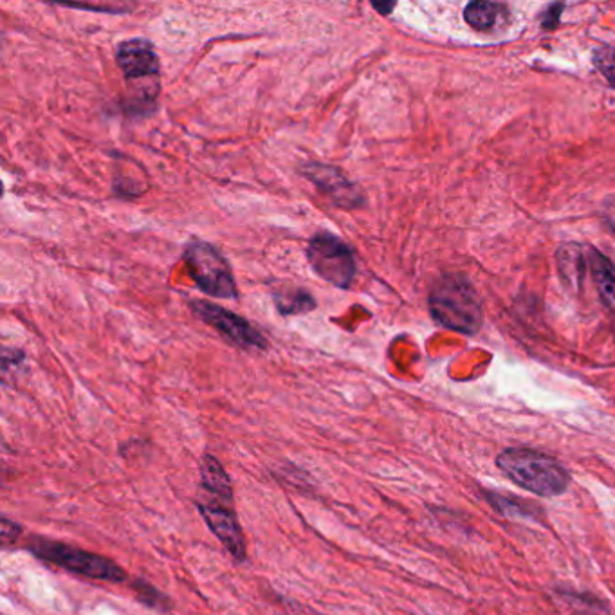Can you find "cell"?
<instances>
[{"label": "cell", "mask_w": 615, "mask_h": 615, "mask_svg": "<svg viewBox=\"0 0 615 615\" xmlns=\"http://www.w3.org/2000/svg\"><path fill=\"white\" fill-rule=\"evenodd\" d=\"M190 309L201 322L213 327L224 340L230 341L235 347L244 350L269 349L266 336L258 331L253 323H249L239 314L231 313L230 309L206 300H192Z\"/></svg>", "instance_id": "52a82bcc"}, {"label": "cell", "mask_w": 615, "mask_h": 615, "mask_svg": "<svg viewBox=\"0 0 615 615\" xmlns=\"http://www.w3.org/2000/svg\"><path fill=\"white\" fill-rule=\"evenodd\" d=\"M496 466L516 486L543 498L569 491L570 475L558 460L533 448H507L496 457Z\"/></svg>", "instance_id": "7a4b0ae2"}, {"label": "cell", "mask_w": 615, "mask_h": 615, "mask_svg": "<svg viewBox=\"0 0 615 615\" xmlns=\"http://www.w3.org/2000/svg\"><path fill=\"white\" fill-rule=\"evenodd\" d=\"M372 8H374V10L376 11H379L381 15H390V13H392V10H394L395 8V4H376V2H374V4H372Z\"/></svg>", "instance_id": "d6986e66"}, {"label": "cell", "mask_w": 615, "mask_h": 615, "mask_svg": "<svg viewBox=\"0 0 615 615\" xmlns=\"http://www.w3.org/2000/svg\"><path fill=\"white\" fill-rule=\"evenodd\" d=\"M588 262H590V271H592V276H594V282H596L601 300H603L608 309H612L615 313L614 264L610 262V258H606L603 253H599L594 248L588 249Z\"/></svg>", "instance_id": "30bf717a"}, {"label": "cell", "mask_w": 615, "mask_h": 615, "mask_svg": "<svg viewBox=\"0 0 615 615\" xmlns=\"http://www.w3.org/2000/svg\"><path fill=\"white\" fill-rule=\"evenodd\" d=\"M134 588H136V592H138L139 599H141L143 603H147L148 606L161 608V601H165V599H161L159 590L152 587L150 583H138V585H134Z\"/></svg>", "instance_id": "9a60e30c"}, {"label": "cell", "mask_w": 615, "mask_h": 615, "mask_svg": "<svg viewBox=\"0 0 615 615\" xmlns=\"http://www.w3.org/2000/svg\"><path fill=\"white\" fill-rule=\"evenodd\" d=\"M65 8H74V10H91V11H107V13H129L132 8L125 6V8H118V6H91V4H62Z\"/></svg>", "instance_id": "e0dca14e"}, {"label": "cell", "mask_w": 615, "mask_h": 615, "mask_svg": "<svg viewBox=\"0 0 615 615\" xmlns=\"http://www.w3.org/2000/svg\"><path fill=\"white\" fill-rule=\"evenodd\" d=\"M612 230H614V231H615V226H612Z\"/></svg>", "instance_id": "ffe728a7"}, {"label": "cell", "mask_w": 615, "mask_h": 615, "mask_svg": "<svg viewBox=\"0 0 615 615\" xmlns=\"http://www.w3.org/2000/svg\"><path fill=\"white\" fill-rule=\"evenodd\" d=\"M28 551L33 552L40 560L56 565L60 569L74 572L83 578L107 581V583L127 581V572L121 569L118 563L100 554L83 551V549L71 547L62 542L37 538L29 543Z\"/></svg>", "instance_id": "277c9868"}, {"label": "cell", "mask_w": 615, "mask_h": 615, "mask_svg": "<svg viewBox=\"0 0 615 615\" xmlns=\"http://www.w3.org/2000/svg\"><path fill=\"white\" fill-rule=\"evenodd\" d=\"M20 534H22L20 525L15 524V522H10V520L4 516V518H2V527H0V538H2V543H4V545L15 543L19 540Z\"/></svg>", "instance_id": "2e32d148"}, {"label": "cell", "mask_w": 615, "mask_h": 615, "mask_svg": "<svg viewBox=\"0 0 615 615\" xmlns=\"http://www.w3.org/2000/svg\"><path fill=\"white\" fill-rule=\"evenodd\" d=\"M594 67L615 87V46H601L594 51Z\"/></svg>", "instance_id": "5bb4252c"}, {"label": "cell", "mask_w": 615, "mask_h": 615, "mask_svg": "<svg viewBox=\"0 0 615 615\" xmlns=\"http://www.w3.org/2000/svg\"><path fill=\"white\" fill-rule=\"evenodd\" d=\"M273 302L276 311L282 316H298V314L313 313L318 302L313 294L303 287H282L273 291Z\"/></svg>", "instance_id": "8fae6325"}, {"label": "cell", "mask_w": 615, "mask_h": 615, "mask_svg": "<svg viewBox=\"0 0 615 615\" xmlns=\"http://www.w3.org/2000/svg\"><path fill=\"white\" fill-rule=\"evenodd\" d=\"M116 64L127 82L143 78L159 80L161 76L159 55L154 44L147 38H130L120 42L116 47Z\"/></svg>", "instance_id": "9c48e42d"}, {"label": "cell", "mask_w": 615, "mask_h": 615, "mask_svg": "<svg viewBox=\"0 0 615 615\" xmlns=\"http://www.w3.org/2000/svg\"><path fill=\"white\" fill-rule=\"evenodd\" d=\"M183 260L188 273L202 293L219 300H237L239 289L228 260L208 242H190L184 249Z\"/></svg>", "instance_id": "5b68a950"}, {"label": "cell", "mask_w": 615, "mask_h": 615, "mask_svg": "<svg viewBox=\"0 0 615 615\" xmlns=\"http://www.w3.org/2000/svg\"><path fill=\"white\" fill-rule=\"evenodd\" d=\"M305 255L314 273L338 289H349L358 273V262L352 248L329 231L314 233Z\"/></svg>", "instance_id": "8992f818"}, {"label": "cell", "mask_w": 615, "mask_h": 615, "mask_svg": "<svg viewBox=\"0 0 615 615\" xmlns=\"http://www.w3.org/2000/svg\"><path fill=\"white\" fill-rule=\"evenodd\" d=\"M563 10V4H552L549 8V13L543 15V26L547 29H554L560 22V13Z\"/></svg>", "instance_id": "ac0fdd59"}, {"label": "cell", "mask_w": 615, "mask_h": 615, "mask_svg": "<svg viewBox=\"0 0 615 615\" xmlns=\"http://www.w3.org/2000/svg\"><path fill=\"white\" fill-rule=\"evenodd\" d=\"M486 496L487 502L493 505L500 515L509 518H533L531 509H534V505L525 504L522 500H518V496L498 495L489 491H486Z\"/></svg>", "instance_id": "4fadbf2b"}, {"label": "cell", "mask_w": 615, "mask_h": 615, "mask_svg": "<svg viewBox=\"0 0 615 615\" xmlns=\"http://www.w3.org/2000/svg\"><path fill=\"white\" fill-rule=\"evenodd\" d=\"M303 177L322 192L332 206L341 210H356L365 204V195L358 184L352 183L338 166L325 165L318 161H307L300 168Z\"/></svg>", "instance_id": "ba28073f"}, {"label": "cell", "mask_w": 615, "mask_h": 615, "mask_svg": "<svg viewBox=\"0 0 615 615\" xmlns=\"http://www.w3.org/2000/svg\"><path fill=\"white\" fill-rule=\"evenodd\" d=\"M502 6H498L495 2H486V0H478L471 2L468 8L464 10V19L469 26L478 31H489L495 28L498 17H500Z\"/></svg>", "instance_id": "7c38bea8"}, {"label": "cell", "mask_w": 615, "mask_h": 615, "mask_svg": "<svg viewBox=\"0 0 615 615\" xmlns=\"http://www.w3.org/2000/svg\"><path fill=\"white\" fill-rule=\"evenodd\" d=\"M204 522L210 527L224 549L237 563L246 561V543L240 529L239 518L233 509L231 478L221 460L204 455L201 460V496L197 500Z\"/></svg>", "instance_id": "6da1fadb"}, {"label": "cell", "mask_w": 615, "mask_h": 615, "mask_svg": "<svg viewBox=\"0 0 615 615\" xmlns=\"http://www.w3.org/2000/svg\"><path fill=\"white\" fill-rule=\"evenodd\" d=\"M430 311L435 322L460 334L473 336L482 325V307L477 294L459 276H446L433 287Z\"/></svg>", "instance_id": "3957f363"}]
</instances>
